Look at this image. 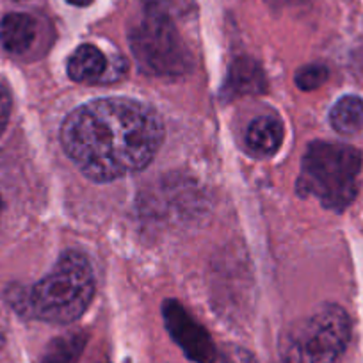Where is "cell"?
I'll list each match as a JSON object with an SVG mask.
<instances>
[{
    "mask_svg": "<svg viewBox=\"0 0 363 363\" xmlns=\"http://www.w3.org/2000/svg\"><path fill=\"white\" fill-rule=\"evenodd\" d=\"M284 141V127L277 116H260L251 121L246 143L255 155H274Z\"/></svg>",
    "mask_w": 363,
    "mask_h": 363,
    "instance_id": "9",
    "label": "cell"
},
{
    "mask_svg": "<svg viewBox=\"0 0 363 363\" xmlns=\"http://www.w3.org/2000/svg\"><path fill=\"white\" fill-rule=\"evenodd\" d=\"M66 2L75 6V8H87V6L93 4V0H66Z\"/></svg>",
    "mask_w": 363,
    "mask_h": 363,
    "instance_id": "16",
    "label": "cell"
},
{
    "mask_svg": "<svg viewBox=\"0 0 363 363\" xmlns=\"http://www.w3.org/2000/svg\"><path fill=\"white\" fill-rule=\"evenodd\" d=\"M87 344V335L84 331H72L54 338L38 363H79Z\"/></svg>",
    "mask_w": 363,
    "mask_h": 363,
    "instance_id": "12",
    "label": "cell"
},
{
    "mask_svg": "<svg viewBox=\"0 0 363 363\" xmlns=\"http://www.w3.org/2000/svg\"><path fill=\"white\" fill-rule=\"evenodd\" d=\"M351 340V319L338 305H324L292 324L280 338L284 363H340Z\"/></svg>",
    "mask_w": 363,
    "mask_h": 363,
    "instance_id": "4",
    "label": "cell"
},
{
    "mask_svg": "<svg viewBox=\"0 0 363 363\" xmlns=\"http://www.w3.org/2000/svg\"><path fill=\"white\" fill-rule=\"evenodd\" d=\"M36 33V20L26 13H9L0 22V43L9 54H26L33 47Z\"/></svg>",
    "mask_w": 363,
    "mask_h": 363,
    "instance_id": "8",
    "label": "cell"
},
{
    "mask_svg": "<svg viewBox=\"0 0 363 363\" xmlns=\"http://www.w3.org/2000/svg\"><path fill=\"white\" fill-rule=\"evenodd\" d=\"M265 89V77L260 66L251 59H237L230 66L228 79L225 84V95H251Z\"/></svg>",
    "mask_w": 363,
    "mask_h": 363,
    "instance_id": "10",
    "label": "cell"
},
{
    "mask_svg": "<svg viewBox=\"0 0 363 363\" xmlns=\"http://www.w3.org/2000/svg\"><path fill=\"white\" fill-rule=\"evenodd\" d=\"M164 139L159 114L132 99L93 100L65 120L61 143L75 166L95 182L145 169Z\"/></svg>",
    "mask_w": 363,
    "mask_h": 363,
    "instance_id": "1",
    "label": "cell"
},
{
    "mask_svg": "<svg viewBox=\"0 0 363 363\" xmlns=\"http://www.w3.org/2000/svg\"><path fill=\"white\" fill-rule=\"evenodd\" d=\"M128 43L135 62L153 77H182L193 68V57L166 11L148 8L132 27Z\"/></svg>",
    "mask_w": 363,
    "mask_h": 363,
    "instance_id": "5",
    "label": "cell"
},
{
    "mask_svg": "<svg viewBox=\"0 0 363 363\" xmlns=\"http://www.w3.org/2000/svg\"><path fill=\"white\" fill-rule=\"evenodd\" d=\"M95 296V274L79 251H65L54 271L29 289L15 287L9 303L20 315L50 324H69L84 315Z\"/></svg>",
    "mask_w": 363,
    "mask_h": 363,
    "instance_id": "2",
    "label": "cell"
},
{
    "mask_svg": "<svg viewBox=\"0 0 363 363\" xmlns=\"http://www.w3.org/2000/svg\"><path fill=\"white\" fill-rule=\"evenodd\" d=\"M330 123L340 135H354L363 130V100L356 95H345L330 113Z\"/></svg>",
    "mask_w": 363,
    "mask_h": 363,
    "instance_id": "11",
    "label": "cell"
},
{
    "mask_svg": "<svg viewBox=\"0 0 363 363\" xmlns=\"http://www.w3.org/2000/svg\"><path fill=\"white\" fill-rule=\"evenodd\" d=\"M221 363H257L253 356L240 347H226L221 354Z\"/></svg>",
    "mask_w": 363,
    "mask_h": 363,
    "instance_id": "15",
    "label": "cell"
},
{
    "mask_svg": "<svg viewBox=\"0 0 363 363\" xmlns=\"http://www.w3.org/2000/svg\"><path fill=\"white\" fill-rule=\"evenodd\" d=\"M125 69V61H109L95 45H80L68 59L69 79L80 84L114 82L123 75Z\"/></svg>",
    "mask_w": 363,
    "mask_h": 363,
    "instance_id": "7",
    "label": "cell"
},
{
    "mask_svg": "<svg viewBox=\"0 0 363 363\" xmlns=\"http://www.w3.org/2000/svg\"><path fill=\"white\" fill-rule=\"evenodd\" d=\"M11 116V95L2 84H0V135L4 134L6 127L9 123Z\"/></svg>",
    "mask_w": 363,
    "mask_h": 363,
    "instance_id": "14",
    "label": "cell"
},
{
    "mask_svg": "<svg viewBox=\"0 0 363 363\" xmlns=\"http://www.w3.org/2000/svg\"><path fill=\"white\" fill-rule=\"evenodd\" d=\"M0 212H2V200H0Z\"/></svg>",
    "mask_w": 363,
    "mask_h": 363,
    "instance_id": "18",
    "label": "cell"
},
{
    "mask_svg": "<svg viewBox=\"0 0 363 363\" xmlns=\"http://www.w3.org/2000/svg\"><path fill=\"white\" fill-rule=\"evenodd\" d=\"M2 344H4V337L0 335V347H2Z\"/></svg>",
    "mask_w": 363,
    "mask_h": 363,
    "instance_id": "17",
    "label": "cell"
},
{
    "mask_svg": "<svg viewBox=\"0 0 363 363\" xmlns=\"http://www.w3.org/2000/svg\"><path fill=\"white\" fill-rule=\"evenodd\" d=\"M162 317L167 333L171 335L184 354L196 363H216L219 352L201 324L189 315L184 306L174 299H167L162 305Z\"/></svg>",
    "mask_w": 363,
    "mask_h": 363,
    "instance_id": "6",
    "label": "cell"
},
{
    "mask_svg": "<svg viewBox=\"0 0 363 363\" xmlns=\"http://www.w3.org/2000/svg\"><path fill=\"white\" fill-rule=\"evenodd\" d=\"M362 164V152L354 146L313 141L303 157L298 194L317 198L328 211H345L358 194Z\"/></svg>",
    "mask_w": 363,
    "mask_h": 363,
    "instance_id": "3",
    "label": "cell"
},
{
    "mask_svg": "<svg viewBox=\"0 0 363 363\" xmlns=\"http://www.w3.org/2000/svg\"><path fill=\"white\" fill-rule=\"evenodd\" d=\"M330 77V72L324 65H306L296 73V86L303 91H313L323 86Z\"/></svg>",
    "mask_w": 363,
    "mask_h": 363,
    "instance_id": "13",
    "label": "cell"
}]
</instances>
